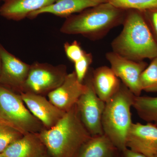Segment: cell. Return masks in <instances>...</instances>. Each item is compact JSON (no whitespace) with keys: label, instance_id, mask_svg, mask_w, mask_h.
Wrapping results in <instances>:
<instances>
[{"label":"cell","instance_id":"obj_31","mask_svg":"<svg viewBox=\"0 0 157 157\" xmlns=\"http://www.w3.org/2000/svg\"><path fill=\"white\" fill-rule=\"evenodd\" d=\"M3 1V2H4V1H5V0H0V2H1V1Z\"/></svg>","mask_w":157,"mask_h":157},{"label":"cell","instance_id":"obj_8","mask_svg":"<svg viewBox=\"0 0 157 157\" xmlns=\"http://www.w3.org/2000/svg\"><path fill=\"white\" fill-rule=\"evenodd\" d=\"M0 85L20 94L27 78L31 65L9 52L0 44Z\"/></svg>","mask_w":157,"mask_h":157},{"label":"cell","instance_id":"obj_17","mask_svg":"<svg viewBox=\"0 0 157 157\" xmlns=\"http://www.w3.org/2000/svg\"><path fill=\"white\" fill-rule=\"evenodd\" d=\"M120 151L105 134L91 136L76 157H116Z\"/></svg>","mask_w":157,"mask_h":157},{"label":"cell","instance_id":"obj_12","mask_svg":"<svg viewBox=\"0 0 157 157\" xmlns=\"http://www.w3.org/2000/svg\"><path fill=\"white\" fill-rule=\"evenodd\" d=\"M20 95L28 109L42 123L45 129L54 126L66 113L45 96L28 93H22Z\"/></svg>","mask_w":157,"mask_h":157},{"label":"cell","instance_id":"obj_14","mask_svg":"<svg viewBox=\"0 0 157 157\" xmlns=\"http://www.w3.org/2000/svg\"><path fill=\"white\" fill-rule=\"evenodd\" d=\"M92 82L96 94L105 103L117 93L121 84L111 68L106 66L93 70Z\"/></svg>","mask_w":157,"mask_h":157},{"label":"cell","instance_id":"obj_4","mask_svg":"<svg viewBox=\"0 0 157 157\" xmlns=\"http://www.w3.org/2000/svg\"><path fill=\"white\" fill-rule=\"evenodd\" d=\"M135 96L121 82L117 93L106 103L102 119L104 134L119 151L127 148V134L132 124L131 108Z\"/></svg>","mask_w":157,"mask_h":157},{"label":"cell","instance_id":"obj_13","mask_svg":"<svg viewBox=\"0 0 157 157\" xmlns=\"http://www.w3.org/2000/svg\"><path fill=\"white\" fill-rule=\"evenodd\" d=\"M56 0H5L0 7V15L6 19L19 21L31 13L53 4Z\"/></svg>","mask_w":157,"mask_h":157},{"label":"cell","instance_id":"obj_1","mask_svg":"<svg viewBox=\"0 0 157 157\" xmlns=\"http://www.w3.org/2000/svg\"><path fill=\"white\" fill-rule=\"evenodd\" d=\"M122 25L121 32L111 42L113 51L135 61L157 57V44L142 11L126 10Z\"/></svg>","mask_w":157,"mask_h":157},{"label":"cell","instance_id":"obj_25","mask_svg":"<svg viewBox=\"0 0 157 157\" xmlns=\"http://www.w3.org/2000/svg\"><path fill=\"white\" fill-rule=\"evenodd\" d=\"M121 157H147L144 155L133 151L127 147L121 152Z\"/></svg>","mask_w":157,"mask_h":157},{"label":"cell","instance_id":"obj_16","mask_svg":"<svg viewBox=\"0 0 157 157\" xmlns=\"http://www.w3.org/2000/svg\"><path fill=\"white\" fill-rule=\"evenodd\" d=\"M98 4L94 0H56L50 6L31 13L28 17L33 19L40 14L49 13L67 18Z\"/></svg>","mask_w":157,"mask_h":157},{"label":"cell","instance_id":"obj_11","mask_svg":"<svg viewBox=\"0 0 157 157\" xmlns=\"http://www.w3.org/2000/svg\"><path fill=\"white\" fill-rule=\"evenodd\" d=\"M86 90V85L78 81L74 71L68 73L62 84L47 95L54 105L67 112L76 105Z\"/></svg>","mask_w":157,"mask_h":157},{"label":"cell","instance_id":"obj_6","mask_svg":"<svg viewBox=\"0 0 157 157\" xmlns=\"http://www.w3.org/2000/svg\"><path fill=\"white\" fill-rule=\"evenodd\" d=\"M67 74L66 65L34 63L31 65L22 93L48 95L62 84Z\"/></svg>","mask_w":157,"mask_h":157},{"label":"cell","instance_id":"obj_5","mask_svg":"<svg viewBox=\"0 0 157 157\" xmlns=\"http://www.w3.org/2000/svg\"><path fill=\"white\" fill-rule=\"evenodd\" d=\"M25 104L20 94L0 85V122L24 135L39 133L45 127Z\"/></svg>","mask_w":157,"mask_h":157},{"label":"cell","instance_id":"obj_29","mask_svg":"<svg viewBox=\"0 0 157 157\" xmlns=\"http://www.w3.org/2000/svg\"><path fill=\"white\" fill-rule=\"evenodd\" d=\"M0 157H6L4 155H3L2 153H0Z\"/></svg>","mask_w":157,"mask_h":157},{"label":"cell","instance_id":"obj_23","mask_svg":"<svg viewBox=\"0 0 157 157\" xmlns=\"http://www.w3.org/2000/svg\"><path fill=\"white\" fill-rule=\"evenodd\" d=\"M64 48L68 58L74 63L80 59L85 52L82 48L80 43L77 41L70 43L66 42L64 45Z\"/></svg>","mask_w":157,"mask_h":157},{"label":"cell","instance_id":"obj_24","mask_svg":"<svg viewBox=\"0 0 157 157\" xmlns=\"http://www.w3.org/2000/svg\"><path fill=\"white\" fill-rule=\"evenodd\" d=\"M144 17L157 44V7L142 11Z\"/></svg>","mask_w":157,"mask_h":157},{"label":"cell","instance_id":"obj_26","mask_svg":"<svg viewBox=\"0 0 157 157\" xmlns=\"http://www.w3.org/2000/svg\"><path fill=\"white\" fill-rule=\"evenodd\" d=\"M96 2L99 3V4H101V3L107 2V0H94Z\"/></svg>","mask_w":157,"mask_h":157},{"label":"cell","instance_id":"obj_28","mask_svg":"<svg viewBox=\"0 0 157 157\" xmlns=\"http://www.w3.org/2000/svg\"><path fill=\"white\" fill-rule=\"evenodd\" d=\"M116 157H121V152L119 153L118 154L117 156Z\"/></svg>","mask_w":157,"mask_h":157},{"label":"cell","instance_id":"obj_21","mask_svg":"<svg viewBox=\"0 0 157 157\" xmlns=\"http://www.w3.org/2000/svg\"><path fill=\"white\" fill-rule=\"evenodd\" d=\"M23 135L14 128L0 122V153H2L11 143Z\"/></svg>","mask_w":157,"mask_h":157},{"label":"cell","instance_id":"obj_20","mask_svg":"<svg viewBox=\"0 0 157 157\" xmlns=\"http://www.w3.org/2000/svg\"><path fill=\"white\" fill-rule=\"evenodd\" d=\"M107 2L121 10L144 11L157 7V0H107Z\"/></svg>","mask_w":157,"mask_h":157},{"label":"cell","instance_id":"obj_9","mask_svg":"<svg viewBox=\"0 0 157 157\" xmlns=\"http://www.w3.org/2000/svg\"><path fill=\"white\" fill-rule=\"evenodd\" d=\"M110 68L122 83L135 96H140L142 90L140 78L141 73L148 64L144 61H135L121 56L114 52H107L105 55Z\"/></svg>","mask_w":157,"mask_h":157},{"label":"cell","instance_id":"obj_3","mask_svg":"<svg viewBox=\"0 0 157 157\" xmlns=\"http://www.w3.org/2000/svg\"><path fill=\"white\" fill-rule=\"evenodd\" d=\"M125 12L108 2L101 3L67 17L60 31L67 35H80L93 41L99 40L122 25Z\"/></svg>","mask_w":157,"mask_h":157},{"label":"cell","instance_id":"obj_7","mask_svg":"<svg viewBox=\"0 0 157 157\" xmlns=\"http://www.w3.org/2000/svg\"><path fill=\"white\" fill-rule=\"evenodd\" d=\"M93 70L90 68L88 71L83 82L86 85V91L76 105L82 124L91 136H95L104 134L102 119L106 103L98 97L94 89Z\"/></svg>","mask_w":157,"mask_h":157},{"label":"cell","instance_id":"obj_30","mask_svg":"<svg viewBox=\"0 0 157 157\" xmlns=\"http://www.w3.org/2000/svg\"><path fill=\"white\" fill-rule=\"evenodd\" d=\"M1 59H0V71H1Z\"/></svg>","mask_w":157,"mask_h":157},{"label":"cell","instance_id":"obj_10","mask_svg":"<svg viewBox=\"0 0 157 157\" xmlns=\"http://www.w3.org/2000/svg\"><path fill=\"white\" fill-rule=\"evenodd\" d=\"M127 148L147 157L157 155V126L151 123H132L127 134Z\"/></svg>","mask_w":157,"mask_h":157},{"label":"cell","instance_id":"obj_18","mask_svg":"<svg viewBox=\"0 0 157 157\" xmlns=\"http://www.w3.org/2000/svg\"><path fill=\"white\" fill-rule=\"evenodd\" d=\"M133 107L141 119L157 126V97L135 96Z\"/></svg>","mask_w":157,"mask_h":157},{"label":"cell","instance_id":"obj_2","mask_svg":"<svg viewBox=\"0 0 157 157\" xmlns=\"http://www.w3.org/2000/svg\"><path fill=\"white\" fill-rule=\"evenodd\" d=\"M38 134L50 157H76L91 137L79 116L76 105L53 127Z\"/></svg>","mask_w":157,"mask_h":157},{"label":"cell","instance_id":"obj_19","mask_svg":"<svg viewBox=\"0 0 157 157\" xmlns=\"http://www.w3.org/2000/svg\"><path fill=\"white\" fill-rule=\"evenodd\" d=\"M141 89L146 92H157V57L141 73L140 78Z\"/></svg>","mask_w":157,"mask_h":157},{"label":"cell","instance_id":"obj_22","mask_svg":"<svg viewBox=\"0 0 157 157\" xmlns=\"http://www.w3.org/2000/svg\"><path fill=\"white\" fill-rule=\"evenodd\" d=\"M92 61V54L85 51L82 57L74 63V72L80 82H83L84 81Z\"/></svg>","mask_w":157,"mask_h":157},{"label":"cell","instance_id":"obj_15","mask_svg":"<svg viewBox=\"0 0 157 157\" xmlns=\"http://www.w3.org/2000/svg\"><path fill=\"white\" fill-rule=\"evenodd\" d=\"M46 151L37 133H29L9 145L2 153L6 157H41Z\"/></svg>","mask_w":157,"mask_h":157},{"label":"cell","instance_id":"obj_27","mask_svg":"<svg viewBox=\"0 0 157 157\" xmlns=\"http://www.w3.org/2000/svg\"><path fill=\"white\" fill-rule=\"evenodd\" d=\"M41 157H49V156L48 155V153H47V152H46L44 154V155H42V156Z\"/></svg>","mask_w":157,"mask_h":157},{"label":"cell","instance_id":"obj_32","mask_svg":"<svg viewBox=\"0 0 157 157\" xmlns=\"http://www.w3.org/2000/svg\"><path fill=\"white\" fill-rule=\"evenodd\" d=\"M155 157H157V155H156L155 156Z\"/></svg>","mask_w":157,"mask_h":157}]
</instances>
